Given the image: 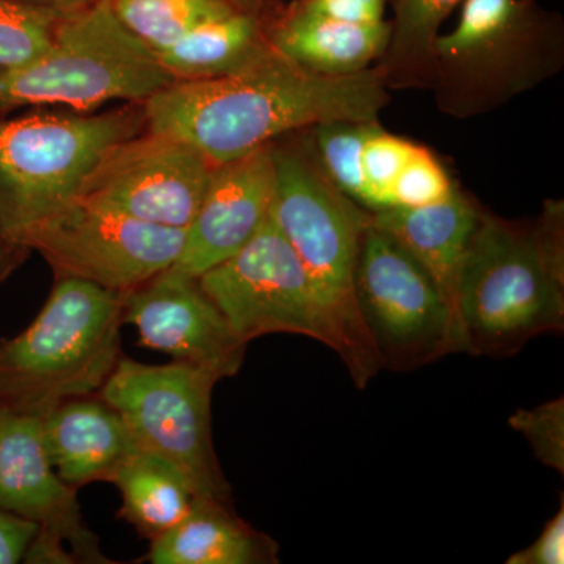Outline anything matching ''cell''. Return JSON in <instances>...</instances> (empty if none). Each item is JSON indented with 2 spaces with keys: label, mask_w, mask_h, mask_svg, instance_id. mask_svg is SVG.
<instances>
[{
  "label": "cell",
  "mask_w": 564,
  "mask_h": 564,
  "mask_svg": "<svg viewBox=\"0 0 564 564\" xmlns=\"http://www.w3.org/2000/svg\"><path fill=\"white\" fill-rule=\"evenodd\" d=\"M386 74L323 76L270 46L251 66L217 79L173 82L143 102L144 128L192 144L218 166L269 147L282 133L333 121L375 122Z\"/></svg>",
  "instance_id": "6da1fadb"
},
{
  "label": "cell",
  "mask_w": 564,
  "mask_h": 564,
  "mask_svg": "<svg viewBox=\"0 0 564 564\" xmlns=\"http://www.w3.org/2000/svg\"><path fill=\"white\" fill-rule=\"evenodd\" d=\"M563 218L527 229L481 214L464 259L458 314L466 352L510 356L564 329Z\"/></svg>",
  "instance_id": "7a4b0ae2"
},
{
  "label": "cell",
  "mask_w": 564,
  "mask_h": 564,
  "mask_svg": "<svg viewBox=\"0 0 564 564\" xmlns=\"http://www.w3.org/2000/svg\"><path fill=\"white\" fill-rule=\"evenodd\" d=\"M122 293L55 280L28 329L0 343V406L43 419L101 391L121 358Z\"/></svg>",
  "instance_id": "3957f363"
},
{
  "label": "cell",
  "mask_w": 564,
  "mask_h": 564,
  "mask_svg": "<svg viewBox=\"0 0 564 564\" xmlns=\"http://www.w3.org/2000/svg\"><path fill=\"white\" fill-rule=\"evenodd\" d=\"M273 163L270 220L313 278L336 329L337 355L356 388L366 389L383 370L355 295L359 248L370 215L302 154L273 148Z\"/></svg>",
  "instance_id": "277c9868"
},
{
  "label": "cell",
  "mask_w": 564,
  "mask_h": 564,
  "mask_svg": "<svg viewBox=\"0 0 564 564\" xmlns=\"http://www.w3.org/2000/svg\"><path fill=\"white\" fill-rule=\"evenodd\" d=\"M173 84L154 54L120 21L111 0L69 11L39 57L0 70V118L35 106L88 111L111 101L147 102Z\"/></svg>",
  "instance_id": "5b68a950"
},
{
  "label": "cell",
  "mask_w": 564,
  "mask_h": 564,
  "mask_svg": "<svg viewBox=\"0 0 564 564\" xmlns=\"http://www.w3.org/2000/svg\"><path fill=\"white\" fill-rule=\"evenodd\" d=\"M144 128L141 111L0 118V231L21 245L36 226L79 202L91 174ZM22 247V245H21Z\"/></svg>",
  "instance_id": "8992f818"
},
{
  "label": "cell",
  "mask_w": 564,
  "mask_h": 564,
  "mask_svg": "<svg viewBox=\"0 0 564 564\" xmlns=\"http://www.w3.org/2000/svg\"><path fill=\"white\" fill-rule=\"evenodd\" d=\"M220 378L193 364L150 366L121 356L98 395L128 425L140 451L165 459L193 491L231 503L212 441V392Z\"/></svg>",
  "instance_id": "52a82bcc"
},
{
  "label": "cell",
  "mask_w": 564,
  "mask_h": 564,
  "mask_svg": "<svg viewBox=\"0 0 564 564\" xmlns=\"http://www.w3.org/2000/svg\"><path fill=\"white\" fill-rule=\"evenodd\" d=\"M355 295L383 370L406 372L466 352L462 328L432 278L372 218L359 248Z\"/></svg>",
  "instance_id": "ba28073f"
},
{
  "label": "cell",
  "mask_w": 564,
  "mask_h": 564,
  "mask_svg": "<svg viewBox=\"0 0 564 564\" xmlns=\"http://www.w3.org/2000/svg\"><path fill=\"white\" fill-rule=\"evenodd\" d=\"M198 282L243 343L267 334H299L333 351L339 348L313 278L270 217L250 242Z\"/></svg>",
  "instance_id": "9c48e42d"
},
{
  "label": "cell",
  "mask_w": 564,
  "mask_h": 564,
  "mask_svg": "<svg viewBox=\"0 0 564 564\" xmlns=\"http://www.w3.org/2000/svg\"><path fill=\"white\" fill-rule=\"evenodd\" d=\"M185 229L126 217L79 199L36 226L22 247L39 251L58 278H76L106 291H133L180 258Z\"/></svg>",
  "instance_id": "30bf717a"
},
{
  "label": "cell",
  "mask_w": 564,
  "mask_h": 564,
  "mask_svg": "<svg viewBox=\"0 0 564 564\" xmlns=\"http://www.w3.org/2000/svg\"><path fill=\"white\" fill-rule=\"evenodd\" d=\"M214 170L192 144L147 129L104 158L80 199L151 225L187 229Z\"/></svg>",
  "instance_id": "8fae6325"
},
{
  "label": "cell",
  "mask_w": 564,
  "mask_h": 564,
  "mask_svg": "<svg viewBox=\"0 0 564 564\" xmlns=\"http://www.w3.org/2000/svg\"><path fill=\"white\" fill-rule=\"evenodd\" d=\"M0 508L40 525L24 562L111 563L84 524L76 489L47 458L41 419L0 406Z\"/></svg>",
  "instance_id": "7c38bea8"
},
{
  "label": "cell",
  "mask_w": 564,
  "mask_h": 564,
  "mask_svg": "<svg viewBox=\"0 0 564 564\" xmlns=\"http://www.w3.org/2000/svg\"><path fill=\"white\" fill-rule=\"evenodd\" d=\"M122 323L135 326L143 347L193 364L220 380L242 369L248 344L234 333L198 278L169 269L124 293Z\"/></svg>",
  "instance_id": "4fadbf2b"
},
{
  "label": "cell",
  "mask_w": 564,
  "mask_h": 564,
  "mask_svg": "<svg viewBox=\"0 0 564 564\" xmlns=\"http://www.w3.org/2000/svg\"><path fill=\"white\" fill-rule=\"evenodd\" d=\"M273 147L215 166L173 272L199 278L250 242L270 217Z\"/></svg>",
  "instance_id": "5bb4252c"
},
{
  "label": "cell",
  "mask_w": 564,
  "mask_h": 564,
  "mask_svg": "<svg viewBox=\"0 0 564 564\" xmlns=\"http://www.w3.org/2000/svg\"><path fill=\"white\" fill-rule=\"evenodd\" d=\"M44 448L58 477L73 489L110 484L140 451L120 414L101 397L66 400L41 419Z\"/></svg>",
  "instance_id": "9a60e30c"
},
{
  "label": "cell",
  "mask_w": 564,
  "mask_h": 564,
  "mask_svg": "<svg viewBox=\"0 0 564 564\" xmlns=\"http://www.w3.org/2000/svg\"><path fill=\"white\" fill-rule=\"evenodd\" d=\"M480 215L481 212L456 188L443 202L429 206L391 207L370 214L375 226L388 232L421 263L459 328V276Z\"/></svg>",
  "instance_id": "2e32d148"
},
{
  "label": "cell",
  "mask_w": 564,
  "mask_h": 564,
  "mask_svg": "<svg viewBox=\"0 0 564 564\" xmlns=\"http://www.w3.org/2000/svg\"><path fill=\"white\" fill-rule=\"evenodd\" d=\"M280 547L234 513L231 503L196 496L188 513L151 541L152 564H272Z\"/></svg>",
  "instance_id": "e0dca14e"
},
{
  "label": "cell",
  "mask_w": 564,
  "mask_h": 564,
  "mask_svg": "<svg viewBox=\"0 0 564 564\" xmlns=\"http://www.w3.org/2000/svg\"><path fill=\"white\" fill-rule=\"evenodd\" d=\"M391 41L384 21L355 24L332 20L306 10L296 11L274 31L270 46L288 58L323 76H351L369 69Z\"/></svg>",
  "instance_id": "ac0fdd59"
},
{
  "label": "cell",
  "mask_w": 564,
  "mask_h": 564,
  "mask_svg": "<svg viewBox=\"0 0 564 564\" xmlns=\"http://www.w3.org/2000/svg\"><path fill=\"white\" fill-rule=\"evenodd\" d=\"M269 51L256 18L234 9L154 54L173 82H193L239 73Z\"/></svg>",
  "instance_id": "d6986e66"
},
{
  "label": "cell",
  "mask_w": 564,
  "mask_h": 564,
  "mask_svg": "<svg viewBox=\"0 0 564 564\" xmlns=\"http://www.w3.org/2000/svg\"><path fill=\"white\" fill-rule=\"evenodd\" d=\"M110 484L122 497L118 518L150 541L172 530L196 497L180 469L144 451H137L122 464Z\"/></svg>",
  "instance_id": "ffe728a7"
},
{
  "label": "cell",
  "mask_w": 564,
  "mask_h": 564,
  "mask_svg": "<svg viewBox=\"0 0 564 564\" xmlns=\"http://www.w3.org/2000/svg\"><path fill=\"white\" fill-rule=\"evenodd\" d=\"M519 11L516 0H464L455 31L437 36L434 58L448 66L489 61L513 36Z\"/></svg>",
  "instance_id": "44dd1931"
},
{
  "label": "cell",
  "mask_w": 564,
  "mask_h": 564,
  "mask_svg": "<svg viewBox=\"0 0 564 564\" xmlns=\"http://www.w3.org/2000/svg\"><path fill=\"white\" fill-rule=\"evenodd\" d=\"M122 24L152 52L172 46L196 25L234 9L232 0H111Z\"/></svg>",
  "instance_id": "7402d4cb"
},
{
  "label": "cell",
  "mask_w": 564,
  "mask_h": 564,
  "mask_svg": "<svg viewBox=\"0 0 564 564\" xmlns=\"http://www.w3.org/2000/svg\"><path fill=\"white\" fill-rule=\"evenodd\" d=\"M377 122L333 121L315 126L326 177L352 203L369 209V191L362 172V148Z\"/></svg>",
  "instance_id": "603a6c76"
},
{
  "label": "cell",
  "mask_w": 564,
  "mask_h": 564,
  "mask_svg": "<svg viewBox=\"0 0 564 564\" xmlns=\"http://www.w3.org/2000/svg\"><path fill=\"white\" fill-rule=\"evenodd\" d=\"M65 14L18 0H0V70L18 68L46 51Z\"/></svg>",
  "instance_id": "cb8c5ba5"
},
{
  "label": "cell",
  "mask_w": 564,
  "mask_h": 564,
  "mask_svg": "<svg viewBox=\"0 0 564 564\" xmlns=\"http://www.w3.org/2000/svg\"><path fill=\"white\" fill-rule=\"evenodd\" d=\"M464 0H397L395 29H391V61L415 62L434 57L441 24Z\"/></svg>",
  "instance_id": "d4e9b609"
},
{
  "label": "cell",
  "mask_w": 564,
  "mask_h": 564,
  "mask_svg": "<svg viewBox=\"0 0 564 564\" xmlns=\"http://www.w3.org/2000/svg\"><path fill=\"white\" fill-rule=\"evenodd\" d=\"M417 144L391 135L373 126L362 148V172L369 191V209L380 212L392 207V187Z\"/></svg>",
  "instance_id": "484cf974"
},
{
  "label": "cell",
  "mask_w": 564,
  "mask_h": 564,
  "mask_svg": "<svg viewBox=\"0 0 564 564\" xmlns=\"http://www.w3.org/2000/svg\"><path fill=\"white\" fill-rule=\"evenodd\" d=\"M511 429L529 441L544 466L564 474V399L551 400L532 410H518L508 419Z\"/></svg>",
  "instance_id": "4316f807"
},
{
  "label": "cell",
  "mask_w": 564,
  "mask_h": 564,
  "mask_svg": "<svg viewBox=\"0 0 564 564\" xmlns=\"http://www.w3.org/2000/svg\"><path fill=\"white\" fill-rule=\"evenodd\" d=\"M454 191V184L432 152L415 147L410 161L393 182L392 207L413 209L429 206L443 202Z\"/></svg>",
  "instance_id": "83f0119b"
},
{
  "label": "cell",
  "mask_w": 564,
  "mask_h": 564,
  "mask_svg": "<svg viewBox=\"0 0 564 564\" xmlns=\"http://www.w3.org/2000/svg\"><path fill=\"white\" fill-rule=\"evenodd\" d=\"M564 563V503L547 522L538 540L507 560V564H563Z\"/></svg>",
  "instance_id": "f1b7e54d"
},
{
  "label": "cell",
  "mask_w": 564,
  "mask_h": 564,
  "mask_svg": "<svg viewBox=\"0 0 564 564\" xmlns=\"http://www.w3.org/2000/svg\"><path fill=\"white\" fill-rule=\"evenodd\" d=\"M303 10L355 24L384 21V0H307Z\"/></svg>",
  "instance_id": "f546056e"
},
{
  "label": "cell",
  "mask_w": 564,
  "mask_h": 564,
  "mask_svg": "<svg viewBox=\"0 0 564 564\" xmlns=\"http://www.w3.org/2000/svg\"><path fill=\"white\" fill-rule=\"evenodd\" d=\"M40 525L0 508V564H17L24 560Z\"/></svg>",
  "instance_id": "4dcf8cb0"
},
{
  "label": "cell",
  "mask_w": 564,
  "mask_h": 564,
  "mask_svg": "<svg viewBox=\"0 0 564 564\" xmlns=\"http://www.w3.org/2000/svg\"><path fill=\"white\" fill-rule=\"evenodd\" d=\"M28 251V248L11 242L0 231V282L7 280L13 273V270L24 261Z\"/></svg>",
  "instance_id": "1f68e13d"
},
{
  "label": "cell",
  "mask_w": 564,
  "mask_h": 564,
  "mask_svg": "<svg viewBox=\"0 0 564 564\" xmlns=\"http://www.w3.org/2000/svg\"><path fill=\"white\" fill-rule=\"evenodd\" d=\"M18 2L31 3V6L46 7V9L69 13V11L84 9V7L90 6L96 0H18Z\"/></svg>",
  "instance_id": "d6a6232c"
}]
</instances>
